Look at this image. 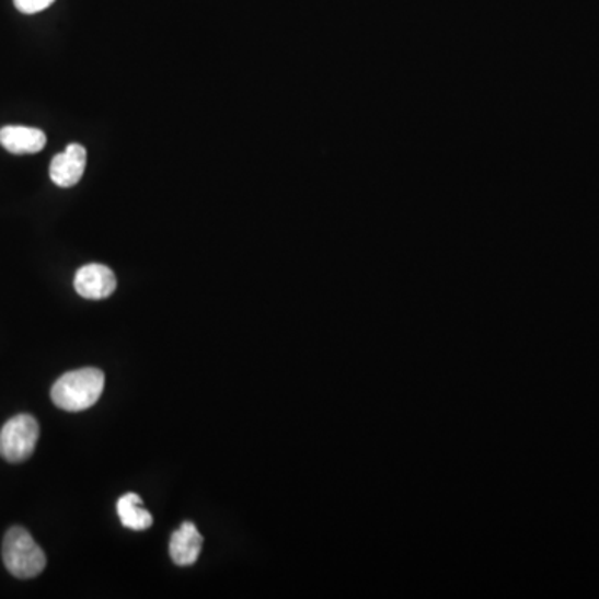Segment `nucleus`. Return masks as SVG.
Returning <instances> with one entry per match:
<instances>
[{
	"instance_id": "f257e3e1",
	"label": "nucleus",
	"mask_w": 599,
	"mask_h": 599,
	"mask_svg": "<svg viewBox=\"0 0 599 599\" xmlns=\"http://www.w3.org/2000/svg\"><path fill=\"white\" fill-rule=\"evenodd\" d=\"M105 377L97 368H80L62 375L53 387V402L66 412L91 408L104 392Z\"/></svg>"
},
{
	"instance_id": "f03ea898",
	"label": "nucleus",
	"mask_w": 599,
	"mask_h": 599,
	"mask_svg": "<svg viewBox=\"0 0 599 599\" xmlns=\"http://www.w3.org/2000/svg\"><path fill=\"white\" fill-rule=\"evenodd\" d=\"M5 568L19 579H31L46 568L47 558L32 534L21 527L11 528L2 546Z\"/></svg>"
},
{
	"instance_id": "7ed1b4c3",
	"label": "nucleus",
	"mask_w": 599,
	"mask_h": 599,
	"mask_svg": "<svg viewBox=\"0 0 599 599\" xmlns=\"http://www.w3.org/2000/svg\"><path fill=\"white\" fill-rule=\"evenodd\" d=\"M38 435L41 428L34 416L25 413L14 416L0 430V454L11 463L28 460L37 447Z\"/></svg>"
},
{
	"instance_id": "20e7f679",
	"label": "nucleus",
	"mask_w": 599,
	"mask_h": 599,
	"mask_svg": "<svg viewBox=\"0 0 599 599\" xmlns=\"http://www.w3.org/2000/svg\"><path fill=\"white\" fill-rule=\"evenodd\" d=\"M73 287L80 297L88 300H104L114 293L117 288V278L105 265L91 264L77 270Z\"/></svg>"
},
{
	"instance_id": "39448f33",
	"label": "nucleus",
	"mask_w": 599,
	"mask_h": 599,
	"mask_svg": "<svg viewBox=\"0 0 599 599\" xmlns=\"http://www.w3.org/2000/svg\"><path fill=\"white\" fill-rule=\"evenodd\" d=\"M85 166H88V150L79 143H70L50 162V178L57 187H73L83 177Z\"/></svg>"
},
{
	"instance_id": "423d86ee",
	"label": "nucleus",
	"mask_w": 599,
	"mask_h": 599,
	"mask_svg": "<svg viewBox=\"0 0 599 599\" xmlns=\"http://www.w3.org/2000/svg\"><path fill=\"white\" fill-rule=\"evenodd\" d=\"M47 143L46 134L41 128L22 127V125H8L0 128V146L15 155L25 153H38Z\"/></svg>"
},
{
	"instance_id": "0eeeda50",
	"label": "nucleus",
	"mask_w": 599,
	"mask_h": 599,
	"mask_svg": "<svg viewBox=\"0 0 599 599\" xmlns=\"http://www.w3.org/2000/svg\"><path fill=\"white\" fill-rule=\"evenodd\" d=\"M204 538L194 523H184L170 538V556L178 566H191L200 556Z\"/></svg>"
},
{
	"instance_id": "6e6552de",
	"label": "nucleus",
	"mask_w": 599,
	"mask_h": 599,
	"mask_svg": "<svg viewBox=\"0 0 599 599\" xmlns=\"http://www.w3.org/2000/svg\"><path fill=\"white\" fill-rule=\"evenodd\" d=\"M118 518L128 530L143 531L152 527L153 518L142 508V498L136 493H127L117 502Z\"/></svg>"
},
{
	"instance_id": "1a4fd4ad",
	"label": "nucleus",
	"mask_w": 599,
	"mask_h": 599,
	"mask_svg": "<svg viewBox=\"0 0 599 599\" xmlns=\"http://www.w3.org/2000/svg\"><path fill=\"white\" fill-rule=\"evenodd\" d=\"M54 2H56V0H14V5L22 14L32 15L46 11Z\"/></svg>"
}]
</instances>
